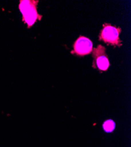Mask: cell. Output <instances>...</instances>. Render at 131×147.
Listing matches in <instances>:
<instances>
[{
	"mask_svg": "<svg viewBox=\"0 0 131 147\" xmlns=\"http://www.w3.org/2000/svg\"><path fill=\"white\" fill-rule=\"evenodd\" d=\"M38 1H21L19 8L23 16V21L28 27H31L38 18L37 11Z\"/></svg>",
	"mask_w": 131,
	"mask_h": 147,
	"instance_id": "6da1fadb",
	"label": "cell"
},
{
	"mask_svg": "<svg viewBox=\"0 0 131 147\" xmlns=\"http://www.w3.org/2000/svg\"><path fill=\"white\" fill-rule=\"evenodd\" d=\"M121 31L120 28L112 26L110 24H104L103 29L101 31L99 35V40H102L106 44L113 45L121 46L120 34Z\"/></svg>",
	"mask_w": 131,
	"mask_h": 147,
	"instance_id": "7a4b0ae2",
	"label": "cell"
},
{
	"mask_svg": "<svg viewBox=\"0 0 131 147\" xmlns=\"http://www.w3.org/2000/svg\"><path fill=\"white\" fill-rule=\"evenodd\" d=\"M92 57L93 58L92 65L93 68H98L101 71L108 69L110 64L104 47L98 45L97 48H94L92 52Z\"/></svg>",
	"mask_w": 131,
	"mask_h": 147,
	"instance_id": "3957f363",
	"label": "cell"
},
{
	"mask_svg": "<svg viewBox=\"0 0 131 147\" xmlns=\"http://www.w3.org/2000/svg\"><path fill=\"white\" fill-rule=\"evenodd\" d=\"M92 42L88 38L80 36L74 44V53L80 56L88 55L92 51Z\"/></svg>",
	"mask_w": 131,
	"mask_h": 147,
	"instance_id": "277c9868",
	"label": "cell"
},
{
	"mask_svg": "<svg viewBox=\"0 0 131 147\" xmlns=\"http://www.w3.org/2000/svg\"><path fill=\"white\" fill-rule=\"evenodd\" d=\"M115 128V124L113 120L108 119L104 122L103 124V128L106 132H112Z\"/></svg>",
	"mask_w": 131,
	"mask_h": 147,
	"instance_id": "5b68a950",
	"label": "cell"
}]
</instances>
